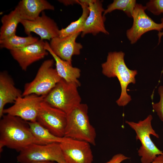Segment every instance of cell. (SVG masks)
<instances>
[{"instance_id":"1","label":"cell","mask_w":163,"mask_h":163,"mask_svg":"<svg viewBox=\"0 0 163 163\" xmlns=\"http://www.w3.org/2000/svg\"><path fill=\"white\" fill-rule=\"evenodd\" d=\"M33 143L43 144L31 133L27 122L20 117L4 115L0 121V151L6 147L20 152Z\"/></svg>"},{"instance_id":"2","label":"cell","mask_w":163,"mask_h":163,"mask_svg":"<svg viewBox=\"0 0 163 163\" xmlns=\"http://www.w3.org/2000/svg\"><path fill=\"white\" fill-rule=\"evenodd\" d=\"M125 53L122 51L110 52L108 53L106 62L101 64L102 73L108 78L116 77L121 88L119 98L116 101L120 106L126 105L131 100L130 96L127 92V88L130 83H136V70L129 69L124 60Z\"/></svg>"},{"instance_id":"3","label":"cell","mask_w":163,"mask_h":163,"mask_svg":"<svg viewBox=\"0 0 163 163\" xmlns=\"http://www.w3.org/2000/svg\"><path fill=\"white\" fill-rule=\"evenodd\" d=\"M86 104L81 103L67 114V121L64 136L96 145V133L91 124Z\"/></svg>"},{"instance_id":"4","label":"cell","mask_w":163,"mask_h":163,"mask_svg":"<svg viewBox=\"0 0 163 163\" xmlns=\"http://www.w3.org/2000/svg\"><path fill=\"white\" fill-rule=\"evenodd\" d=\"M152 115H149L145 119L137 123L125 121L135 132L136 139L139 140L141 143V146L138 153L141 157V163H151L158 155H163V152L156 146L150 138L151 135L159 138L158 135L152 127Z\"/></svg>"},{"instance_id":"5","label":"cell","mask_w":163,"mask_h":163,"mask_svg":"<svg viewBox=\"0 0 163 163\" xmlns=\"http://www.w3.org/2000/svg\"><path fill=\"white\" fill-rule=\"evenodd\" d=\"M76 84L62 79L45 96L44 101L66 114L81 103L82 99Z\"/></svg>"},{"instance_id":"6","label":"cell","mask_w":163,"mask_h":163,"mask_svg":"<svg viewBox=\"0 0 163 163\" xmlns=\"http://www.w3.org/2000/svg\"><path fill=\"white\" fill-rule=\"evenodd\" d=\"M54 60L44 61L39 68L34 79L25 84L22 96L34 94L46 96L62 79L53 67Z\"/></svg>"},{"instance_id":"7","label":"cell","mask_w":163,"mask_h":163,"mask_svg":"<svg viewBox=\"0 0 163 163\" xmlns=\"http://www.w3.org/2000/svg\"><path fill=\"white\" fill-rule=\"evenodd\" d=\"M17 160L20 163H31L39 161L66 163L58 143L31 144L19 152Z\"/></svg>"},{"instance_id":"8","label":"cell","mask_w":163,"mask_h":163,"mask_svg":"<svg viewBox=\"0 0 163 163\" xmlns=\"http://www.w3.org/2000/svg\"><path fill=\"white\" fill-rule=\"evenodd\" d=\"M45 96L31 94L20 97L13 105L4 109L3 114L17 117L27 122L36 121L41 104Z\"/></svg>"},{"instance_id":"9","label":"cell","mask_w":163,"mask_h":163,"mask_svg":"<svg viewBox=\"0 0 163 163\" xmlns=\"http://www.w3.org/2000/svg\"><path fill=\"white\" fill-rule=\"evenodd\" d=\"M37 121L55 136H64L67 116L62 110L43 101L41 104Z\"/></svg>"},{"instance_id":"10","label":"cell","mask_w":163,"mask_h":163,"mask_svg":"<svg viewBox=\"0 0 163 163\" xmlns=\"http://www.w3.org/2000/svg\"><path fill=\"white\" fill-rule=\"evenodd\" d=\"M145 6L136 3L133 11V23L132 27L126 31L127 38L131 44L136 43L142 35L152 30L161 32L163 29V24L154 21L145 13Z\"/></svg>"},{"instance_id":"11","label":"cell","mask_w":163,"mask_h":163,"mask_svg":"<svg viewBox=\"0 0 163 163\" xmlns=\"http://www.w3.org/2000/svg\"><path fill=\"white\" fill-rule=\"evenodd\" d=\"M59 144L66 163H92L93 156L88 142L65 137Z\"/></svg>"},{"instance_id":"12","label":"cell","mask_w":163,"mask_h":163,"mask_svg":"<svg viewBox=\"0 0 163 163\" xmlns=\"http://www.w3.org/2000/svg\"><path fill=\"white\" fill-rule=\"evenodd\" d=\"M20 23L23 25L25 33L28 36L31 35V33L34 32L38 35L40 39L50 40L59 36L60 30L56 23L47 16L44 11L34 20H21Z\"/></svg>"},{"instance_id":"13","label":"cell","mask_w":163,"mask_h":163,"mask_svg":"<svg viewBox=\"0 0 163 163\" xmlns=\"http://www.w3.org/2000/svg\"><path fill=\"white\" fill-rule=\"evenodd\" d=\"M45 41L40 39L34 43L10 50V52L21 69L26 71L31 64L48 54L49 52L45 48Z\"/></svg>"},{"instance_id":"14","label":"cell","mask_w":163,"mask_h":163,"mask_svg":"<svg viewBox=\"0 0 163 163\" xmlns=\"http://www.w3.org/2000/svg\"><path fill=\"white\" fill-rule=\"evenodd\" d=\"M88 8L89 13L81 32L82 37L88 34L96 35L101 32L109 34L104 24L106 18L103 14L105 10L103 8L102 2L99 0H92L89 4Z\"/></svg>"},{"instance_id":"15","label":"cell","mask_w":163,"mask_h":163,"mask_svg":"<svg viewBox=\"0 0 163 163\" xmlns=\"http://www.w3.org/2000/svg\"><path fill=\"white\" fill-rule=\"evenodd\" d=\"M80 34L78 32L64 37L53 38L49 43L50 47L56 56L72 64V56L79 55L83 47L80 43L76 41Z\"/></svg>"},{"instance_id":"16","label":"cell","mask_w":163,"mask_h":163,"mask_svg":"<svg viewBox=\"0 0 163 163\" xmlns=\"http://www.w3.org/2000/svg\"><path fill=\"white\" fill-rule=\"evenodd\" d=\"M23 92L15 86L14 80L6 71L0 73V117L4 115L3 111L6 104L14 103Z\"/></svg>"},{"instance_id":"17","label":"cell","mask_w":163,"mask_h":163,"mask_svg":"<svg viewBox=\"0 0 163 163\" xmlns=\"http://www.w3.org/2000/svg\"><path fill=\"white\" fill-rule=\"evenodd\" d=\"M21 20L33 21L45 10H53L54 6L46 0H22L15 7Z\"/></svg>"},{"instance_id":"18","label":"cell","mask_w":163,"mask_h":163,"mask_svg":"<svg viewBox=\"0 0 163 163\" xmlns=\"http://www.w3.org/2000/svg\"><path fill=\"white\" fill-rule=\"evenodd\" d=\"M45 48L50 53L56 62V69L59 75L66 81L77 85L78 87L81 83L78 80L81 75V70L73 67L72 64L64 60L55 54L51 49L49 43L45 41Z\"/></svg>"},{"instance_id":"19","label":"cell","mask_w":163,"mask_h":163,"mask_svg":"<svg viewBox=\"0 0 163 163\" xmlns=\"http://www.w3.org/2000/svg\"><path fill=\"white\" fill-rule=\"evenodd\" d=\"M21 20L16 8L8 14L4 15L1 19L0 40L16 34L17 26Z\"/></svg>"},{"instance_id":"20","label":"cell","mask_w":163,"mask_h":163,"mask_svg":"<svg viewBox=\"0 0 163 163\" xmlns=\"http://www.w3.org/2000/svg\"><path fill=\"white\" fill-rule=\"evenodd\" d=\"M27 122L30 129L34 137L43 144L52 143H60L65 139L53 135L37 121Z\"/></svg>"},{"instance_id":"21","label":"cell","mask_w":163,"mask_h":163,"mask_svg":"<svg viewBox=\"0 0 163 163\" xmlns=\"http://www.w3.org/2000/svg\"><path fill=\"white\" fill-rule=\"evenodd\" d=\"M39 40L38 38L31 35L22 37L15 34L0 40V46L1 48H5L11 50L27 46Z\"/></svg>"},{"instance_id":"22","label":"cell","mask_w":163,"mask_h":163,"mask_svg":"<svg viewBox=\"0 0 163 163\" xmlns=\"http://www.w3.org/2000/svg\"><path fill=\"white\" fill-rule=\"evenodd\" d=\"M82 13L80 17L76 21L71 23L68 26L59 30V37H64L71 35L81 32L85 20L89 15V6L81 5Z\"/></svg>"},{"instance_id":"23","label":"cell","mask_w":163,"mask_h":163,"mask_svg":"<svg viewBox=\"0 0 163 163\" xmlns=\"http://www.w3.org/2000/svg\"><path fill=\"white\" fill-rule=\"evenodd\" d=\"M136 4V1L135 0H114L104 10L103 15L105 16L107 14L114 10H119L123 11L128 17L132 18Z\"/></svg>"},{"instance_id":"24","label":"cell","mask_w":163,"mask_h":163,"mask_svg":"<svg viewBox=\"0 0 163 163\" xmlns=\"http://www.w3.org/2000/svg\"><path fill=\"white\" fill-rule=\"evenodd\" d=\"M146 9L154 15L163 14V0H151L145 6Z\"/></svg>"},{"instance_id":"25","label":"cell","mask_w":163,"mask_h":163,"mask_svg":"<svg viewBox=\"0 0 163 163\" xmlns=\"http://www.w3.org/2000/svg\"><path fill=\"white\" fill-rule=\"evenodd\" d=\"M158 93L160 96L159 101L156 103H152V107L160 119L163 122V86L159 87Z\"/></svg>"},{"instance_id":"26","label":"cell","mask_w":163,"mask_h":163,"mask_svg":"<svg viewBox=\"0 0 163 163\" xmlns=\"http://www.w3.org/2000/svg\"><path fill=\"white\" fill-rule=\"evenodd\" d=\"M129 158V157L122 154L119 153L114 155L111 159L105 163H121L123 161Z\"/></svg>"},{"instance_id":"27","label":"cell","mask_w":163,"mask_h":163,"mask_svg":"<svg viewBox=\"0 0 163 163\" xmlns=\"http://www.w3.org/2000/svg\"><path fill=\"white\" fill-rule=\"evenodd\" d=\"M59 1L66 6L74 4H78V0H59Z\"/></svg>"},{"instance_id":"28","label":"cell","mask_w":163,"mask_h":163,"mask_svg":"<svg viewBox=\"0 0 163 163\" xmlns=\"http://www.w3.org/2000/svg\"><path fill=\"white\" fill-rule=\"evenodd\" d=\"M151 163H163V155H158Z\"/></svg>"},{"instance_id":"29","label":"cell","mask_w":163,"mask_h":163,"mask_svg":"<svg viewBox=\"0 0 163 163\" xmlns=\"http://www.w3.org/2000/svg\"><path fill=\"white\" fill-rule=\"evenodd\" d=\"M158 44L160 43L161 41V38L162 36L163 35V30L162 32H159L158 34Z\"/></svg>"},{"instance_id":"30","label":"cell","mask_w":163,"mask_h":163,"mask_svg":"<svg viewBox=\"0 0 163 163\" xmlns=\"http://www.w3.org/2000/svg\"><path fill=\"white\" fill-rule=\"evenodd\" d=\"M31 163H56L54 162L50 161H36Z\"/></svg>"},{"instance_id":"31","label":"cell","mask_w":163,"mask_h":163,"mask_svg":"<svg viewBox=\"0 0 163 163\" xmlns=\"http://www.w3.org/2000/svg\"><path fill=\"white\" fill-rule=\"evenodd\" d=\"M161 23H162L163 24V17L161 18Z\"/></svg>"}]
</instances>
